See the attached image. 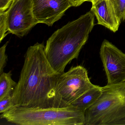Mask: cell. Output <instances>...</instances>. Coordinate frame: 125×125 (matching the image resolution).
<instances>
[{
  "label": "cell",
  "mask_w": 125,
  "mask_h": 125,
  "mask_svg": "<svg viewBox=\"0 0 125 125\" xmlns=\"http://www.w3.org/2000/svg\"><path fill=\"white\" fill-rule=\"evenodd\" d=\"M9 43L7 42L0 49V74L3 72L4 68L8 61V56L6 55V49Z\"/></svg>",
  "instance_id": "obj_15"
},
{
  "label": "cell",
  "mask_w": 125,
  "mask_h": 125,
  "mask_svg": "<svg viewBox=\"0 0 125 125\" xmlns=\"http://www.w3.org/2000/svg\"><path fill=\"white\" fill-rule=\"evenodd\" d=\"M9 33L22 37L38 24L33 11L32 0H14L6 11Z\"/></svg>",
  "instance_id": "obj_6"
},
{
  "label": "cell",
  "mask_w": 125,
  "mask_h": 125,
  "mask_svg": "<svg viewBox=\"0 0 125 125\" xmlns=\"http://www.w3.org/2000/svg\"><path fill=\"white\" fill-rule=\"evenodd\" d=\"M102 87L95 85L75 100L71 106L85 112L98 99L102 94Z\"/></svg>",
  "instance_id": "obj_10"
},
{
  "label": "cell",
  "mask_w": 125,
  "mask_h": 125,
  "mask_svg": "<svg viewBox=\"0 0 125 125\" xmlns=\"http://www.w3.org/2000/svg\"><path fill=\"white\" fill-rule=\"evenodd\" d=\"M91 10L94 14L97 24L113 32L118 30L121 22L110 0H97L92 3Z\"/></svg>",
  "instance_id": "obj_9"
},
{
  "label": "cell",
  "mask_w": 125,
  "mask_h": 125,
  "mask_svg": "<svg viewBox=\"0 0 125 125\" xmlns=\"http://www.w3.org/2000/svg\"><path fill=\"white\" fill-rule=\"evenodd\" d=\"M73 7H78L85 2H91V0H70Z\"/></svg>",
  "instance_id": "obj_17"
},
{
  "label": "cell",
  "mask_w": 125,
  "mask_h": 125,
  "mask_svg": "<svg viewBox=\"0 0 125 125\" xmlns=\"http://www.w3.org/2000/svg\"><path fill=\"white\" fill-rule=\"evenodd\" d=\"M24 58L19 80L12 94L14 106L54 107L55 90L61 74L55 71L50 63L45 46L38 43L31 46Z\"/></svg>",
  "instance_id": "obj_1"
},
{
  "label": "cell",
  "mask_w": 125,
  "mask_h": 125,
  "mask_svg": "<svg viewBox=\"0 0 125 125\" xmlns=\"http://www.w3.org/2000/svg\"><path fill=\"white\" fill-rule=\"evenodd\" d=\"M34 17L38 23L52 26L73 6L70 0H32Z\"/></svg>",
  "instance_id": "obj_8"
},
{
  "label": "cell",
  "mask_w": 125,
  "mask_h": 125,
  "mask_svg": "<svg viewBox=\"0 0 125 125\" xmlns=\"http://www.w3.org/2000/svg\"><path fill=\"white\" fill-rule=\"evenodd\" d=\"M11 1H13L14 0H11Z\"/></svg>",
  "instance_id": "obj_19"
},
{
  "label": "cell",
  "mask_w": 125,
  "mask_h": 125,
  "mask_svg": "<svg viewBox=\"0 0 125 125\" xmlns=\"http://www.w3.org/2000/svg\"><path fill=\"white\" fill-rule=\"evenodd\" d=\"M85 113L71 106L44 108L14 106L0 117L17 125H84Z\"/></svg>",
  "instance_id": "obj_3"
},
{
  "label": "cell",
  "mask_w": 125,
  "mask_h": 125,
  "mask_svg": "<svg viewBox=\"0 0 125 125\" xmlns=\"http://www.w3.org/2000/svg\"><path fill=\"white\" fill-rule=\"evenodd\" d=\"M17 83L12 78L11 71L0 74V100L12 95Z\"/></svg>",
  "instance_id": "obj_11"
},
{
  "label": "cell",
  "mask_w": 125,
  "mask_h": 125,
  "mask_svg": "<svg viewBox=\"0 0 125 125\" xmlns=\"http://www.w3.org/2000/svg\"><path fill=\"white\" fill-rule=\"evenodd\" d=\"M97 0H91V2L92 3H94L96 1H97Z\"/></svg>",
  "instance_id": "obj_18"
},
{
  "label": "cell",
  "mask_w": 125,
  "mask_h": 125,
  "mask_svg": "<svg viewBox=\"0 0 125 125\" xmlns=\"http://www.w3.org/2000/svg\"><path fill=\"white\" fill-rule=\"evenodd\" d=\"M9 32L7 26L6 12L0 13V42H1Z\"/></svg>",
  "instance_id": "obj_13"
},
{
  "label": "cell",
  "mask_w": 125,
  "mask_h": 125,
  "mask_svg": "<svg viewBox=\"0 0 125 125\" xmlns=\"http://www.w3.org/2000/svg\"><path fill=\"white\" fill-rule=\"evenodd\" d=\"M14 106L12 101V95L9 96L0 100V113L6 112Z\"/></svg>",
  "instance_id": "obj_14"
},
{
  "label": "cell",
  "mask_w": 125,
  "mask_h": 125,
  "mask_svg": "<svg viewBox=\"0 0 125 125\" xmlns=\"http://www.w3.org/2000/svg\"><path fill=\"white\" fill-rule=\"evenodd\" d=\"M100 58L107 79V84L125 82V53L104 40L100 48Z\"/></svg>",
  "instance_id": "obj_7"
},
{
  "label": "cell",
  "mask_w": 125,
  "mask_h": 125,
  "mask_svg": "<svg viewBox=\"0 0 125 125\" xmlns=\"http://www.w3.org/2000/svg\"><path fill=\"white\" fill-rule=\"evenodd\" d=\"M91 10L54 32L47 41L45 53L55 71L64 73L66 65L77 59L95 25Z\"/></svg>",
  "instance_id": "obj_2"
},
{
  "label": "cell",
  "mask_w": 125,
  "mask_h": 125,
  "mask_svg": "<svg viewBox=\"0 0 125 125\" xmlns=\"http://www.w3.org/2000/svg\"><path fill=\"white\" fill-rule=\"evenodd\" d=\"M88 77L87 69L81 65L72 67L61 74L55 90L54 108H65L95 86Z\"/></svg>",
  "instance_id": "obj_5"
},
{
  "label": "cell",
  "mask_w": 125,
  "mask_h": 125,
  "mask_svg": "<svg viewBox=\"0 0 125 125\" xmlns=\"http://www.w3.org/2000/svg\"><path fill=\"white\" fill-rule=\"evenodd\" d=\"M13 2L11 0H0V13L6 12Z\"/></svg>",
  "instance_id": "obj_16"
},
{
  "label": "cell",
  "mask_w": 125,
  "mask_h": 125,
  "mask_svg": "<svg viewBox=\"0 0 125 125\" xmlns=\"http://www.w3.org/2000/svg\"><path fill=\"white\" fill-rule=\"evenodd\" d=\"M102 90L98 100L85 110L84 125H125V82Z\"/></svg>",
  "instance_id": "obj_4"
},
{
  "label": "cell",
  "mask_w": 125,
  "mask_h": 125,
  "mask_svg": "<svg viewBox=\"0 0 125 125\" xmlns=\"http://www.w3.org/2000/svg\"><path fill=\"white\" fill-rule=\"evenodd\" d=\"M121 22L125 21V0H110Z\"/></svg>",
  "instance_id": "obj_12"
}]
</instances>
